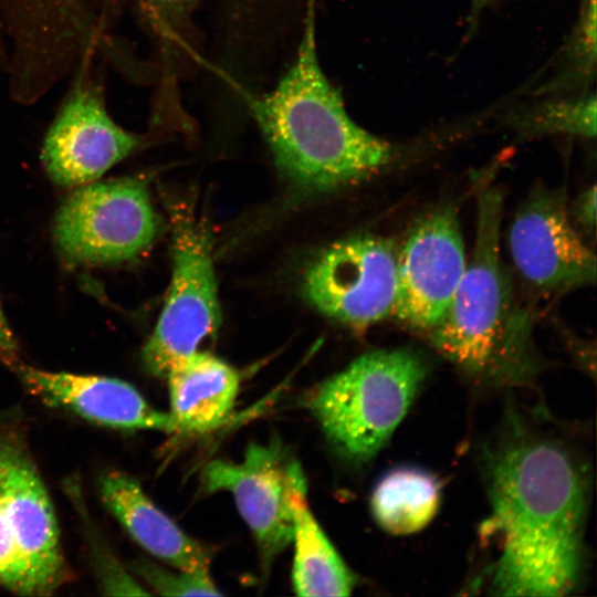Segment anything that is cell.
<instances>
[{"mask_svg": "<svg viewBox=\"0 0 597 597\" xmlns=\"http://www.w3.org/2000/svg\"><path fill=\"white\" fill-rule=\"evenodd\" d=\"M491 517L499 540L491 587L503 596H563L578 584L586 481L570 454L544 439L515 440L490 470Z\"/></svg>", "mask_w": 597, "mask_h": 597, "instance_id": "obj_1", "label": "cell"}, {"mask_svg": "<svg viewBox=\"0 0 597 597\" xmlns=\"http://www.w3.org/2000/svg\"><path fill=\"white\" fill-rule=\"evenodd\" d=\"M314 9V0H307L303 35L291 67L274 90L251 102L279 171L305 195L364 179L392 156L390 145L349 117L341 93L323 73Z\"/></svg>", "mask_w": 597, "mask_h": 597, "instance_id": "obj_2", "label": "cell"}, {"mask_svg": "<svg viewBox=\"0 0 597 597\" xmlns=\"http://www.w3.org/2000/svg\"><path fill=\"white\" fill-rule=\"evenodd\" d=\"M502 203L498 188L480 190L472 258L444 317L428 332L443 357L492 385L517 384L534 369L530 314L501 256Z\"/></svg>", "mask_w": 597, "mask_h": 597, "instance_id": "obj_3", "label": "cell"}, {"mask_svg": "<svg viewBox=\"0 0 597 597\" xmlns=\"http://www.w3.org/2000/svg\"><path fill=\"white\" fill-rule=\"evenodd\" d=\"M426 373L409 349L369 352L316 387L307 406L341 454L365 462L398 427Z\"/></svg>", "mask_w": 597, "mask_h": 597, "instance_id": "obj_4", "label": "cell"}, {"mask_svg": "<svg viewBox=\"0 0 597 597\" xmlns=\"http://www.w3.org/2000/svg\"><path fill=\"white\" fill-rule=\"evenodd\" d=\"M54 507L21 442L0 436V587L48 596L66 579Z\"/></svg>", "mask_w": 597, "mask_h": 597, "instance_id": "obj_5", "label": "cell"}, {"mask_svg": "<svg viewBox=\"0 0 597 597\" xmlns=\"http://www.w3.org/2000/svg\"><path fill=\"white\" fill-rule=\"evenodd\" d=\"M171 226L170 286L142 350L146 371L163 378L221 324L209 227L184 205L171 207Z\"/></svg>", "mask_w": 597, "mask_h": 597, "instance_id": "obj_6", "label": "cell"}, {"mask_svg": "<svg viewBox=\"0 0 597 597\" xmlns=\"http://www.w3.org/2000/svg\"><path fill=\"white\" fill-rule=\"evenodd\" d=\"M159 231V218L144 179L90 182L59 208L53 237L73 264H109L134 259Z\"/></svg>", "mask_w": 597, "mask_h": 597, "instance_id": "obj_7", "label": "cell"}, {"mask_svg": "<svg viewBox=\"0 0 597 597\" xmlns=\"http://www.w3.org/2000/svg\"><path fill=\"white\" fill-rule=\"evenodd\" d=\"M100 63L87 57L71 74L43 139L42 165L51 180L63 187L95 181L140 145V137L111 115L96 70Z\"/></svg>", "mask_w": 597, "mask_h": 597, "instance_id": "obj_8", "label": "cell"}, {"mask_svg": "<svg viewBox=\"0 0 597 597\" xmlns=\"http://www.w3.org/2000/svg\"><path fill=\"white\" fill-rule=\"evenodd\" d=\"M306 301L322 314L353 327H367L394 312L397 252L391 241L355 235L334 242L307 266Z\"/></svg>", "mask_w": 597, "mask_h": 597, "instance_id": "obj_9", "label": "cell"}, {"mask_svg": "<svg viewBox=\"0 0 597 597\" xmlns=\"http://www.w3.org/2000/svg\"><path fill=\"white\" fill-rule=\"evenodd\" d=\"M461 228L453 207L420 219L397 252L392 315L429 332L444 317L467 268Z\"/></svg>", "mask_w": 597, "mask_h": 597, "instance_id": "obj_10", "label": "cell"}, {"mask_svg": "<svg viewBox=\"0 0 597 597\" xmlns=\"http://www.w3.org/2000/svg\"><path fill=\"white\" fill-rule=\"evenodd\" d=\"M304 476L279 443H251L241 462L213 460L201 473L206 492H229L250 527L264 569L292 543L291 492Z\"/></svg>", "mask_w": 597, "mask_h": 597, "instance_id": "obj_11", "label": "cell"}, {"mask_svg": "<svg viewBox=\"0 0 597 597\" xmlns=\"http://www.w3.org/2000/svg\"><path fill=\"white\" fill-rule=\"evenodd\" d=\"M507 244L520 277L543 295L596 281V255L573 226L561 192H534L516 212Z\"/></svg>", "mask_w": 597, "mask_h": 597, "instance_id": "obj_12", "label": "cell"}, {"mask_svg": "<svg viewBox=\"0 0 597 597\" xmlns=\"http://www.w3.org/2000/svg\"><path fill=\"white\" fill-rule=\"evenodd\" d=\"M31 394L49 406L101 426L126 430L177 432L170 413L154 408L130 384L112 377L38 369H13Z\"/></svg>", "mask_w": 597, "mask_h": 597, "instance_id": "obj_13", "label": "cell"}, {"mask_svg": "<svg viewBox=\"0 0 597 597\" xmlns=\"http://www.w3.org/2000/svg\"><path fill=\"white\" fill-rule=\"evenodd\" d=\"M100 491L106 507L145 551L180 570H208V549L163 512L133 478L108 472Z\"/></svg>", "mask_w": 597, "mask_h": 597, "instance_id": "obj_14", "label": "cell"}, {"mask_svg": "<svg viewBox=\"0 0 597 597\" xmlns=\"http://www.w3.org/2000/svg\"><path fill=\"white\" fill-rule=\"evenodd\" d=\"M170 416L177 432H207L230 415L240 386L238 371L222 359L195 350L167 374Z\"/></svg>", "mask_w": 597, "mask_h": 597, "instance_id": "obj_15", "label": "cell"}, {"mask_svg": "<svg viewBox=\"0 0 597 597\" xmlns=\"http://www.w3.org/2000/svg\"><path fill=\"white\" fill-rule=\"evenodd\" d=\"M291 510L295 593L298 596H348L356 578L310 511L304 476L292 489Z\"/></svg>", "mask_w": 597, "mask_h": 597, "instance_id": "obj_16", "label": "cell"}, {"mask_svg": "<svg viewBox=\"0 0 597 597\" xmlns=\"http://www.w3.org/2000/svg\"><path fill=\"white\" fill-rule=\"evenodd\" d=\"M440 484L421 469L402 467L385 474L376 484L370 507L386 532L408 535L427 526L438 512Z\"/></svg>", "mask_w": 597, "mask_h": 597, "instance_id": "obj_17", "label": "cell"}, {"mask_svg": "<svg viewBox=\"0 0 597 597\" xmlns=\"http://www.w3.org/2000/svg\"><path fill=\"white\" fill-rule=\"evenodd\" d=\"M117 0H97L95 7L111 27V11ZM147 20L154 32L161 38H170L181 21L188 17L199 0H132Z\"/></svg>", "mask_w": 597, "mask_h": 597, "instance_id": "obj_18", "label": "cell"}, {"mask_svg": "<svg viewBox=\"0 0 597 597\" xmlns=\"http://www.w3.org/2000/svg\"><path fill=\"white\" fill-rule=\"evenodd\" d=\"M537 129L563 132L594 137L596 134V101L585 97L554 104L543 111L536 119Z\"/></svg>", "mask_w": 597, "mask_h": 597, "instance_id": "obj_19", "label": "cell"}, {"mask_svg": "<svg viewBox=\"0 0 597 597\" xmlns=\"http://www.w3.org/2000/svg\"><path fill=\"white\" fill-rule=\"evenodd\" d=\"M136 570L160 595H220L208 570L174 573L145 562L137 563Z\"/></svg>", "mask_w": 597, "mask_h": 597, "instance_id": "obj_20", "label": "cell"}, {"mask_svg": "<svg viewBox=\"0 0 597 597\" xmlns=\"http://www.w3.org/2000/svg\"><path fill=\"white\" fill-rule=\"evenodd\" d=\"M595 0H589L586 7V12L582 18L580 30L578 33V46L579 56L589 64L591 60H595L596 53V25H595Z\"/></svg>", "mask_w": 597, "mask_h": 597, "instance_id": "obj_21", "label": "cell"}, {"mask_svg": "<svg viewBox=\"0 0 597 597\" xmlns=\"http://www.w3.org/2000/svg\"><path fill=\"white\" fill-rule=\"evenodd\" d=\"M572 214L578 226L587 233H594L596 227V187L593 185L576 199Z\"/></svg>", "mask_w": 597, "mask_h": 597, "instance_id": "obj_22", "label": "cell"}, {"mask_svg": "<svg viewBox=\"0 0 597 597\" xmlns=\"http://www.w3.org/2000/svg\"><path fill=\"white\" fill-rule=\"evenodd\" d=\"M0 359L11 368L21 364L18 342L0 306Z\"/></svg>", "mask_w": 597, "mask_h": 597, "instance_id": "obj_23", "label": "cell"}, {"mask_svg": "<svg viewBox=\"0 0 597 597\" xmlns=\"http://www.w3.org/2000/svg\"><path fill=\"white\" fill-rule=\"evenodd\" d=\"M3 40H4V34H3L2 23H1V20H0V50L2 48Z\"/></svg>", "mask_w": 597, "mask_h": 597, "instance_id": "obj_24", "label": "cell"}, {"mask_svg": "<svg viewBox=\"0 0 597 597\" xmlns=\"http://www.w3.org/2000/svg\"><path fill=\"white\" fill-rule=\"evenodd\" d=\"M486 0H474L475 4L480 6L483 4Z\"/></svg>", "mask_w": 597, "mask_h": 597, "instance_id": "obj_25", "label": "cell"}]
</instances>
